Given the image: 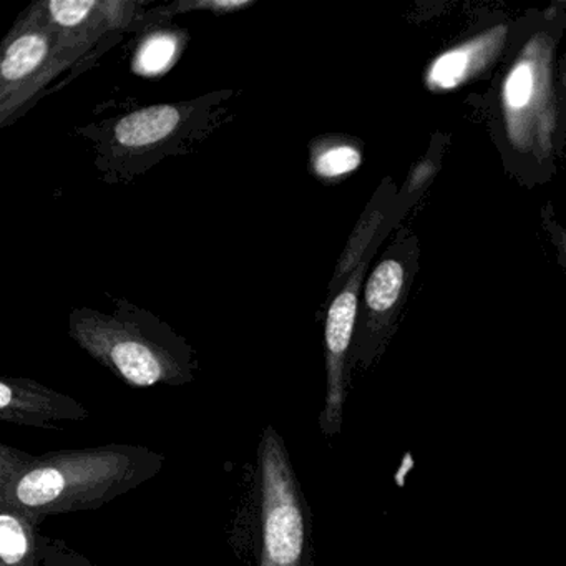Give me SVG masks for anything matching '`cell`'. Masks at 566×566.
<instances>
[{
  "label": "cell",
  "mask_w": 566,
  "mask_h": 566,
  "mask_svg": "<svg viewBox=\"0 0 566 566\" xmlns=\"http://www.w3.org/2000/svg\"><path fill=\"white\" fill-rule=\"evenodd\" d=\"M447 148V137L443 134H437L430 142V148L427 154L410 168L407 175L406 184L399 188V193L402 197L409 198L412 201H419L423 191L433 184L437 174L442 167L443 151Z\"/></svg>",
  "instance_id": "17"
},
{
  "label": "cell",
  "mask_w": 566,
  "mask_h": 566,
  "mask_svg": "<svg viewBox=\"0 0 566 566\" xmlns=\"http://www.w3.org/2000/svg\"><path fill=\"white\" fill-rule=\"evenodd\" d=\"M48 11L57 31L59 62L64 72L115 32L105 0H48Z\"/></svg>",
  "instance_id": "12"
},
{
  "label": "cell",
  "mask_w": 566,
  "mask_h": 566,
  "mask_svg": "<svg viewBox=\"0 0 566 566\" xmlns=\"http://www.w3.org/2000/svg\"><path fill=\"white\" fill-rule=\"evenodd\" d=\"M231 95V91L211 92L191 101L150 105L81 132L94 142L95 167L105 180L128 181L210 134Z\"/></svg>",
  "instance_id": "5"
},
{
  "label": "cell",
  "mask_w": 566,
  "mask_h": 566,
  "mask_svg": "<svg viewBox=\"0 0 566 566\" xmlns=\"http://www.w3.org/2000/svg\"><path fill=\"white\" fill-rule=\"evenodd\" d=\"M419 263V237L400 224L364 281L350 349L353 373H366L386 353L406 310Z\"/></svg>",
  "instance_id": "6"
},
{
  "label": "cell",
  "mask_w": 566,
  "mask_h": 566,
  "mask_svg": "<svg viewBox=\"0 0 566 566\" xmlns=\"http://www.w3.org/2000/svg\"><path fill=\"white\" fill-rule=\"evenodd\" d=\"M167 457L137 443H102L32 455L0 446V500L38 513L95 512L150 482Z\"/></svg>",
  "instance_id": "2"
},
{
  "label": "cell",
  "mask_w": 566,
  "mask_h": 566,
  "mask_svg": "<svg viewBox=\"0 0 566 566\" xmlns=\"http://www.w3.org/2000/svg\"><path fill=\"white\" fill-rule=\"evenodd\" d=\"M62 72L48 0H35L19 14L0 49V128L14 124Z\"/></svg>",
  "instance_id": "7"
},
{
  "label": "cell",
  "mask_w": 566,
  "mask_h": 566,
  "mask_svg": "<svg viewBox=\"0 0 566 566\" xmlns=\"http://www.w3.org/2000/svg\"><path fill=\"white\" fill-rule=\"evenodd\" d=\"M416 201L402 197L392 178H384L374 197L360 214L356 228L347 240L346 248L337 261L336 270L327 287V303L339 293L347 277L356 271L360 261L373 248L382 247L394 230L402 224L406 214L412 210Z\"/></svg>",
  "instance_id": "11"
},
{
  "label": "cell",
  "mask_w": 566,
  "mask_h": 566,
  "mask_svg": "<svg viewBox=\"0 0 566 566\" xmlns=\"http://www.w3.org/2000/svg\"><path fill=\"white\" fill-rule=\"evenodd\" d=\"M513 25L515 21L500 22L440 52L423 72L427 91L433 94L457 91L499 67L512 44Z\"/></svg>",
  "instance_id": "9"
},
{
  "label": "cell",
  "mask_w": 566,
  "mask_h": 566,
  "mask_svg": "<svg viewBox=\"0 0 566 566\" xmlns=\"http://www.w3.org/2000/svg\"><path fill=\"white\" fill-rule=\"evenodd\" d=\"M41 566H97L62 538L42 536Z\"/></svg>",
  "instance_id": "18"
},
{
  "label": "cell",
  "mask_w": 566,
  "mask_h": 566,
  "mask_svg": "<svg viewBox=\"0 0 566 566\" xmlns=\"http://www.w3.org/2000/svg\"><path fill=\"white\" fill-rule=\"evenodd\" d=\"M44 520L0 500V566H41Z\"/></svg>",
  "instance_id": "13"
},
{
  "label": "cell",
  "mask_w": 566,
  "mask_h": 566,
  "mask_svg": "<svg viewBox=\"0 0 566 566\" xmlns=\"http://www.w3.org/2000/svg\"><path fill=\"white\" fill-rule=\"evenodd\" d=\"M566 39V0L526 12L486 91L490 135L506 174L533 190L549 184L566 154L558 59Z\"/></svg>",
  "instance_id": "1"
},
{
  "label": "cell",
  "mask_w": 566,
  "mask_h": 566,
  "mask_svg": "<svg viewBox=\"0 0 566 566\" xmlns=\"http://www.w3.org/2000/svg\"><path fill=\"white\" fill-rule=\"evenodd\" d=\"M380 247L373 248L359 266L347 277L339 293L327 303L324 323V366H326V394L319 412V430L327 439L343 432L344 409L349 396L350 349L356 333L360 293L367 271Z\"/></svg>",
  "instance_id": "8"
},
{
  "label": "cell",
  "mask_w": 566,
  "mask_h": 566,
  "mask_svg": "<svg viewBox=\"0 0 566 566\" xmlns=\"http://www.w3.org/2000/svg\"><path fill=\"white\" fill-rule=\"evenodd\" d=\"M187 44V32L155 28L137 45L132 69L142 77L164 75L177 64L178 57Z\"/></svg>",
  "instance_id": "15"
},
{
  "label": "cell",
  "mask_w": 566,
  "mask_h": 566,
  "mask_svg": "<svg viewBox=\"0 0 566 566\" xmlns=\"http://www.w3.org/2000/svg\"><path fill=\"white\" fill-rule=\"evenodd\" d=\"M254 4L256 0H178L175 4L145 12L137 28H160L161 22L168 21L174 15L191 14V12L205 11L214 15L234 14V12L253 8Z\"/></svg>",
  "instance_id": "16"
},
{
  "label": "cell",
  "mask_w": 566,
  "mask_h": 566,
  "mask_svg": "<svg viewBox=\"0 0 566 566\" xmlns=\"http://www.w3.org/2000/svg\"><path fill=\"white\" fill-rule=\"evenodd\" d=\"M539 220H542V228L548 234L549 243L555 248L556 261L563 273L566 274V227H563L556 220L555 207L552 201H546L539 210Z\"/></svg>",
  "instance_id": "19"
},
{
  "label": "cell",
  "mask_w": 566,
  "mask_h": 566,
  "mask_svg": "<svg viewBox=\"0 0 566 566\" xmlns=\"http://www.w3.org/2000/svg\"><path fill=\"white\" fill-rule=\"evenodd\" d=\"M248 485L231 533L237 555L247 566H314L313 510L273 426L261 430Z\"/></svg>",
  "instance_id": "3"
},
{
  "label": "cell",
  "mask_w": 566,
  "mask_h": 566,
  "mask_svg": "<svg viewBox=\"0 0 566 566\" xmlns=\"http://www.w3.org/2000/svg\"><path fill=\"white\" fill-rule=\"evenodd\" d=\"M310 171L324 184H337L363 165V142L350 135L326 134L307 145Z\"/></svg>",
  "instance_id": "14"
},
{
  "label": "cell",
  "mask_w": 566,
  "mask_h": 566,
  "mask_svg": "<svg viewBox=\"0 0 566 566\" xmlns=\"http://www.w3.org/2000/svg\"><path fill=\"white\" fill-rule=\"evenodd\" d=\"M91 419V410L67 394L31 377L0 379V420L12 426L65 430Z\"/></svg>",
  "instance_id": "10"
},
{
  "label": "cell",
  "mask_w": 566,
  "mask_h": 566,
  "mask_svg": "<svg viewBox=\"0 0 566 566\" xmlns=\"http://www.w3.org/2000/svg\"><path fill=\"white\" fill-rule=\"evenodd\" d=\"M556 77H558L559 98H562L563 112H565L566 118V39L565 44H563V51L559 52Z\"/></svg>",
  "instance_id": "20"
},
{
  "label": "cell",
  "mask_w": 566,
  "mask_h": 566,
  "mask_svg": "<svg viewBox=\"0 0 566 566\" xmlns=\"http://www.w3.org/2000/svg\"><path fill=\"white\" fill-rule=\"evenodd\" d=\"M69 337L132 389L193 382L200 360L191 344L150 311L115 300L112 313L75 307Z\"/></svg>",
  "instance_id": "4"
}]
</instances>
